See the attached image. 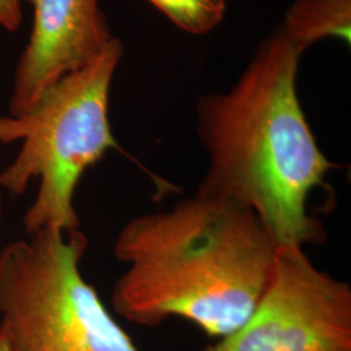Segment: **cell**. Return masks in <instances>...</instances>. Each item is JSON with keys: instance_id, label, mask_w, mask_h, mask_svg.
I'll return each mask as SVG.
<instances>
[{"instance_id": "obj_3", "label": "cell", "mask_w": 351, "mask_h": 351, "mask_svg": "<svg viewBox=\"0 0 351 351\" xmlns=\"http://www.w3.org/2000/svg\"><path fill=\"white\" fill-rule=\"evenodd\" d=\"M124 47L119 38L81 69L62 77L20 116H0V143L21 142L0 173L3 191L24 194L38 180L24 216L26 236L42 229H80L75 190L86 171L120 146L110 123V90Z\"/></svg>"}, {"instance_id": "obj_7", "label": "cell", "mask_w": 351, "mask_h": 351, "mask_svg": "<svg viewBox=\"0 0 351 351\" xmlns=\"http://www.w3.org/2000/svg\"><path fill=\"white\" fill-rule=\"evenodd\" d=\"M280 27L301 53L326 38L350 45L351 0H294Z\"/></svg>"}, {"instance_id": "obj_2", "label": "cell", "mask_w": 351, "mask_h": 351, "mask_svg": "<svg viewBox=\"0 0 351 351\" xmlns=\"http://www.w3.org/2000/svg\"><path fill=\"white\" fill-rule=\"evenodd\" d=\"M301 55L278 26L233 88L197 103V132L208 159L198 189L247 207L278 250L326 241L310 198L336 168L302 108Z\"/></svg>"}, {"instance_id": "obj_4", "label": "cell", "mask_w": 351, "mask_h": 351, "mask_svg": "<svg viewBox=\"0 0 351 351\" xmlns=\"http://www.w3.org/2000/svg\"><path fill=\"white\" fill-rule=\"evenodd\" d=\"M88 239L42 229L0 250V329L10 351H139L82 276Z\"/></svg>"}, {"instance_id": "obj_11", "label": "cell", "mask_w": 351, "mask_h": 351, "mask_svg": "<svg viewBox=\"0 0 351 351\" xmlns=\"http://www.w3.org/2000/svg\"><path fill=\"white\" fill-rule=\"evenodd\" d=\"M3 213H4V202H3V189L0 186V236H1V223H3Z\"/></svg>"}, {"instance_id": "obj_8", "label": "cell", "mask_w": 351, "mask_h": 351, "mask_svg": "<svg viewBox=\"0 0 351 351\" xmlns=\"http://www.w3.org/2000/svg\"><path fill=\"white\" fill-rule=\"evenodd\" d=\"M178 29L203 36L219 25L226 12L228 0H147Z\"/></svg>"}, {"instance_id": "obj_10", "label": "cell", "mask_w": 351, "mask_h": 351, "mask_svg": "<svg viewBox=\"0 0 351 351\" xmlns=\"http://www.w3.org/2000/svg\"><path fill=\"white\" fill-rule=\"evenodd\" d=\"M0 351H10L8 342H7V339H5V336H4L1 329H0Z\"/></svg>"}, {"instance_id": "obj_5", "label": "cell", "mask_w": 351, "mask_h": 351, "mask_svg": "<svg viewBox=\"0 0 351 351\" xmlns=\"http://www.w3.org/2000/svg\"><path fill=\"white\" fill-rule=\"evenodd\" d=\"M201 351H351V287L319 269L304 249L278 250L249 319Z\"/></svg>"}, {"instance_id": "obj_9", "label": "cell", "mask_w": 351, "mask_h": 351, "mask_svg": "<svg viewBox=\"0 0 351 351\" xmlns=\"http://www.w3.org/2000/svg\"><path fill=\"white\" fill-rule=\"evenodd\" d=\"M23 23L20 0H0V25L7 32H16Z\"/></svg>"}, {"instance_id": "obj_6", "label": "cell", "mask_w": 351, "mask_h": 351, "mask_svg": "<svg viewBox=\"0 0 351 351\" xmlns=\"http://www.w3.org/2000/svg\"><path fill=\"white\" fill-rule=\"evenodd\" d=\"M33 27L16 69L8 114L26 112L62 77L95 59L112 40L101 0H26Z\"/></svg>"}, {"instance_id": "obj_1", "label": "cell", "mask_w": 351, "mask_h": 351, "mask_svg": "<svg viewBox=\"0 0 351 351\" xmlns=\"http://www.w3.org/2000/svg\"><path fill=\"white\" fill-rule=\"evenodd\" d=\"M113 254L126 265L111 294L116 314L141 326L181 317L220 339L252 314L278 249L247 207L197 189L169 210L126 221Z\"/></svg>"}]
</instances>
